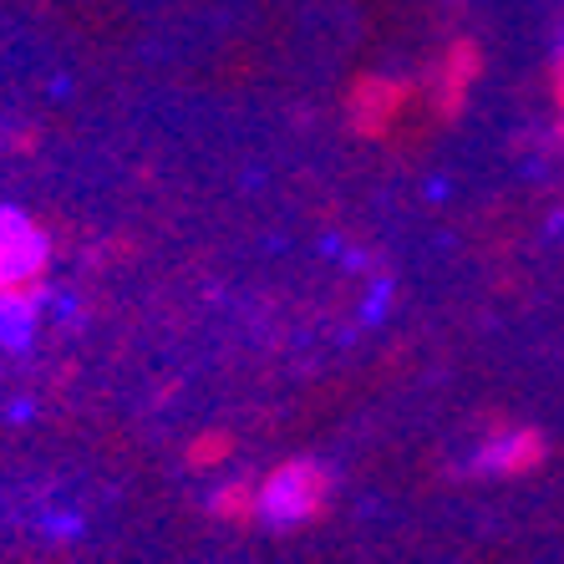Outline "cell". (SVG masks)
I'll list each match as a JSON object with an SVG mask.
<instances>
[{
	"label": "cell",
	"mask_w": 564,
	"mask_h": 564,
	"mask_svg": "<svg viewBox=\"0 0 564 564\" xmlns=\"http://www.w3.org/2000/svg\"><path fill=\"white\" fill-rule=\"evenodd\" d=\"M326 499V473L315 463H285L280 473H270V484L260 488L254 513H260L270 529H295L305 524Z\"/></svg>",
	"instance_id": "cell-1"
},
{
	"label": "cell",
	"mask_w": 564,
	"mask_h": 564,
	"mask_svg": "<svg viewBox=\"0 0 564 564\" xmlns=\"http://www.w3.org/2000/svg\"><path fill=\"white\" fill-rule=\"evenodd\" d=\"M46 270V235L21 209H0V290H21Z\"/></svg>",
	"instance_id": "cell-2"
},
{
	"label": "cell",
	"mask_w": 564,
	"mask_h": 564,
	"mask_svg": "<svg viewBox=\"0 0 564 564\" xmlns=\"http://www.w3.org/2000/svg\"><path fill=\"white\" fill-rule=\"evenodd\" d=\"M539 458H544L539 433H503V437H494V443L478 447L473 468L478 473H519V468H534Z\"/></svg>",
	"instance_id": "cell-3"
},
{
	"label": "cell",
	"mask_w": 564,
	"mask_h": 564,
	"mask_svg": "<svg viewBox=\"0 0 564 564\" xmlns=\"http://www.w3.org/2000/svg\"><path fill=\"white\" fill-rule=\"evenodd\" d=\"M36 305L21 290H0V346L6 351H26L31 336H36Z\"/></svg>",
	"instance_id": "cell-4"
},
{
	"label": "cell",
	"mask_w": 564,
	"mask_h": 564,
	"mask_svg": "<svg viewBox=\"0 0 564 564\" xmlns=\"http://www.w3.org/2000/svg\"><path fill=\"white\" fill-rule=\"evenodd\" d=\"M387 305H392V285H387V280H377V285H371V295H367V305H361V321H367V326H377L381 315H387Z\"/></svg>",
	"instance_id": "cell-5"
},
{
	"label": "cell",
	"mask_w": 564,
	"mask_h": 564,
	"mask_svg": "<svg viewBox=\"0 0 564 564\" xmlns=\"http://www.w3.org/2000/svg\"><path fill=\"white\" fill-rule=\"evenodd\" d=\"M41 529L56 539H77L82 534V513H41Z\"/></svg>",
	"instance_id": "cell-6"
}]
</instances>
